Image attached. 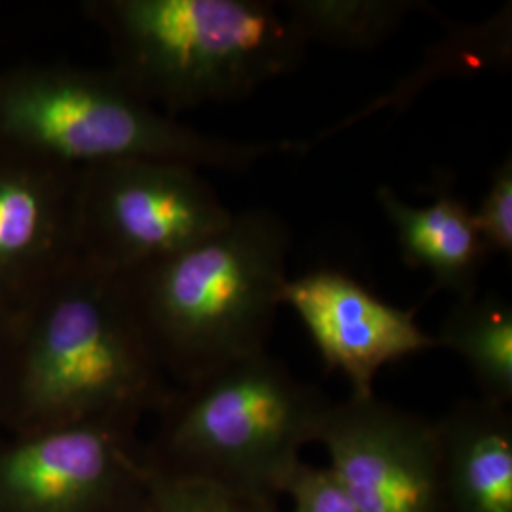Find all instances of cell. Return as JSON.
<instances>
[{"instance_id":"cell-6","label":"cell","mask_w":512,"mask_h":512,"mask_svg":"<svg viewBox=\"0 0 512 512\" xmlns=\"http://www.w3.org/2000/svg\"><path fill=\"white\" fill-rule=\"evenodd\" d=\"M234 213L192 165L118 160L78 169L80 258L124 275L211 238Z\"/></svg>"},{"instance_id":"cell-12","label":"cell","mask_w":512,"mask_h":512,"mask_svg":"<svg viewBox=\"0 0 512 512\" xmlns=\"http://www.w3.org/2000/svg\"><path fill=\"white\" fill-rule=\"evenodd\" d=\"M376 196L395 228L404 264L431 275L429 294L450 291L463 300L478 293L490 253L476 230L473 209L450 184L440 183L423 207L403 202L389 186H380Z\"/></svg>"},{"instance_id":"cell-10","label":"cell","mask_w":512,"mask_h":512,"mask_svg":"<svg viewBox=\"0 0 512 512\" xmlns=\"http://www.w3.org/2000/svg\"><path fill=\"white\" fill-rule=\"evenodd\" d=\"M78 169L0 150V308L16 315L80 258Z\"/></svg>"},{"instance_id":"cell-13","label":"cell","mask_w":512,"mask_h":512,"mask_svg":"<svg viewBox=\"0 0 512 512\" xmlns=\"http://www.w3.org/2000/svg\"><path fill=\"white\" fill-rule=\"evenodd\" d=\"M465 361L480 397L490 403H512V306L499 294L458 300L435 336Z\"/></svg>"},{"instance_id":"cell-18","label":"cell","mask_w":512,"mask_h":512,"mask_svg":"<svg viewBox=\"0 0 512 512\" xmlns=\"http://www.w3.org/2000/svg\"><path fill=\"white\" fill-rule=\"evenodd\" d=\"M12 317L8 311L0 308V412L4 399V385L8 372V357H10V340H12Z\"/></svg>"},{"instance_id":"cell-14","label":"cell","mask_w":512,"mask_h":512,"mask_svg":"<svg viewBox=\"0 0 512 512\" xmlns=\"http://www.w3.org/2000/svg\"><path fill=\"white\" fill-rule=\"evenodd\" d=\"M281 10L298 37L346 50H370L393 35L408 14L429 10L416 0H287Z\"/></svg>"},{"instance_id":"cell-11","label":"cell","mask_w":512,"mask_h":512,"mask_svg":"<svg viewBox=\"0 0 512 512\" xmlns=\"http://www.w3.org/2000/svg\"><path fill=\"white\" fill-rule=\"evenodd\" d=\"M435 427L444 512H512L511 406L461 399Z\"/></svg>"},{"instance_id":"cell-5","label":"cell","mask_w":512,"mask_h":512,"mask_svg":"<svg viewBox=\"0 0 512 512\" xmlns=\"http://www.w3.org/2000/svg\"><path fill=\"white\" fill-rule=\"evenodd\" d=\"M332 404L268 351L175 387L145 442L150 471L275 499Z\"/></svg>"},{"instance_id":"cell-8","label":"cell","mask_w":512,"mask_h":512,"mask_svg":"<svg viewBox=\"0 0 512 512\" xmlns=\"http://www.w3.org/2000/svg\"><path fill=\"white\" fill-rule=\"evenodd\" d=\"M315 442L363 512H444L435 421L376 397L329 406Z\"/></svg>"},{"instance_id":"cell-1","label":"cell","mask_w":512,"mask_h":512,"mask_svg":"<svg viewBox=\"0 0 512 512\" xmlns=\"http://www.w3.org/2000/svg\"><path fill=\"white\" fill-rule=\"evenodd\" d=\"M175 387L148 348L118 275L78 258L12 317L0 431L139 427Z\"/></svg>"},{"instance_id":"cell-9","label":"cell","mask_w":512,"mask_h":512,"mask_svg":"<svg viewBox=\"0 0 512 512\" xmlns=\"http://www.w3.org/2000/svg\"><path fill=\"white\" fill-rule=\"evenodd\" d=\"M281 304L293 308L327 370L340 372L351 395L374 393L387 365L437 348L418 323V310L393 306L338 268H315L287 279Z\"/></svg>"},{"instance_id":"cell-7","label":"cell","mask_w":512,"mask_h":512,"mask_svg":"<svg viewBox=\"0 0 512 512\" xmlns=\"http://www.w3.org/2000/svg\"><path fill=\"white\" fill-rule=\"evenodd\" d=\"M148 476L133 425L0 431V512H150Z\"/></svg>"},{"instance_id":"cell-4","label":"cell","mask_w":512,"mask_h":512,"mask_svg":"<svg viewBox=\"0 0 512 512\" xmlns=\"http://www.w3.org/2000/svg\"><path fill=\"white\" fill-rule=\"evenodd\" d=\"M0 150L69 169L162 160L243 171L304 147L205 135L139 99L110 67L25 61L0 69Z\"/></svg>"},{"instance_id":"cell-17","label":"cell","mask_w":512,"mask_h":512,"mask_svg":"<svg viewBox=\"0 0 512 512\" xmlns=\"http://www.w3.org/2000/svg\"><path fill=\"white\" fill-rule=\"evenodd\" d=\"M283 495L293 501V512H363L346 494L329 467H315L300 459L287 478Z\"/></svg>"},{"instance_id":"cell-16","label":"cell","mask_w":512,"mask_h":512,"mask_svg":"<svg viewBox=\"0 0 512 512\" xmlns=\"http://www.w3.org/2000/svg\"><path fill=\"white\" fill-rule=\"evenodd\" d=\"M476 230L488 253L512 255V158L507 156L492 173V181L473 211Z\"/></svg>"},{"instance_id":"cell-3","label":"cell","mask_w":512,"mask_h":512,"mask_svg":"<svg viewBox=\"0 0 512 512\" xmlns=\"http://www.w3.org/2000/svg\"><path fill=\"white\" fill-rule=\"evenodd\" d=\"M112 73L154 109L247 97L300 65L306 42L260 0H90Z\"/></svg>"},{"instance_id":"cell-2","label":"cell","mask_w":512,"mask_h":512,"mask_svg":"<svg viewBox=\"0 0 512 512\" xmlns=\"http://www.w3.org/2000/svg\"><path fill=\"white\" fill-rule=\"evenodd\" d=\"M289 249L285 220L256 207L177 255L118 275L167 378L183 387L266 351Z\"/></svg>"},{"instance_id":"cell-15","label":"cell","mask_w":512,"mask_h":512,"mask_svg":"<svg viewBox=\"0 0 512 512\" xmlns=\"http://www.w3.org/2000/svg\"><path fill=\"white\" fill-rule=\"evenodd\" d=\"M148 490L150 512H281L275 499L188 476L150 471Z\"/></svg>"}]
</instances>
